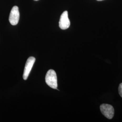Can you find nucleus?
Instances as JSON below:
<instances>
[{
    "instance_id": "obj_1",
    "label": "nucleus",
    "mask_w": 122,
    "mask_h": 122,
    "mask_svg": "<svg viewBox=\"0 0 122 122\" xmlns=\"http://www.w3.org/2000/svg\"><path fill=\"white\" fill-rule=\"evenodd\" d=\"M45 81L49 86L56 89L57 87V74L52 69L48 70L45 76Z\"/></svg>"
},
{
    "instance_id": "obj_2",
    "label": "nucleus",
    "mask_w": 122,
    "mask_h": 122,
    "mask_svg": "<svg viewBox=\"0 0 122 122\" xmlns=\"http://www.w3.org/2000/svg\"><path fill=\"white\" fill-rule=\"evenodd\" d=\"M100 111L106 118L112 119L113 118L114 110L113 107L109 104H102L100 106Z\"/></svg>"
},
{
    "instance_id": "obj_3",
    "label": "nucleus",
    "mask_w": 122,
    "mask_h": 122,
    "mask_svg": "<svg viewBox=\"0 0 122 122\" xmlns=\"http://www.w3.org/2000/svg\"><path fill=\"white\" fill-rule=\"evenodd\" d=\"M20 19V12L19 8L17 6H14L11 9L9 16V22L12 25H17Z\"/></svg>"
},
{
    "instance_id": "obj_4",
    "label": "nucleus",
    "mask_w": 122,
    "mask_h": 122,
    "mask_svg": "<svg viewBox=\"0 0 122 122\" xmlns=\"http://www.w3.org/2000/svg\"><path fill=\"white\" fill-rule=\"evenodd\" d=\"M35 58L33 57H30L26 61V64L25 67L23 77L24 80H26L28 78L31 70L35 62Z\"/></svg>"
},
{
    "instance_id": "obj_5",
    "label": "nucleus",
    "mask_w": 122,
    "mask_h": 122,
    "mask_svg": "<svg viewBox=\"0 0 122 122\" xmlns=\"http://www.w3.org/2000/svg\"><path fill=\"white\" fill-rule=\"evenodd\" d=\"M70 25V21L68 16V12L65 11L61 15L59 22V26L61 30H64L68 29Z\"/></svg>"
},
{
    "instance_id": "obj_6",
    "label": "nucleus",
    "mask_w": 122,
    "mask_h": 122,
    "mask_svg": "<svg viewBox=\"0 0 122 122\" xmlns=\"http://www.w3.org/2000/svg\"><path fill=\"white\" fill-rule=\"evenodd\" d=\"M118 92L120 96L122 98V83H120L118 87Z\"/></svg>"
},
{
    "instance_id": "obj_7",
    "label": "nucleus",
    "mask_w": 122,
    "mask_h": 122,
    "mask_svg": "<svg viewBox=\"0 0 122 122\" xmlns=\"http://www.w3.org/2000/svg\"><path fill=\"white\" fill-rule=\"evenodd\" d=\"M98 1H102V0H97Z\"/></svg>"
},
{
    "instance_id": "obj_8",
    "label": "nucleus",
    "mask_w": 122,
    "mask_h": 122,
    "mask_svg": "<svg viewBox=\"0 0 122 122\" xmlns=\"http://www.w3.org/2000/svg\"><path fill=\"white\" fill-rule=\"evenodd\" d=\"M36 0V1H38V0Z\"/></svg>"
}]
</instances>
